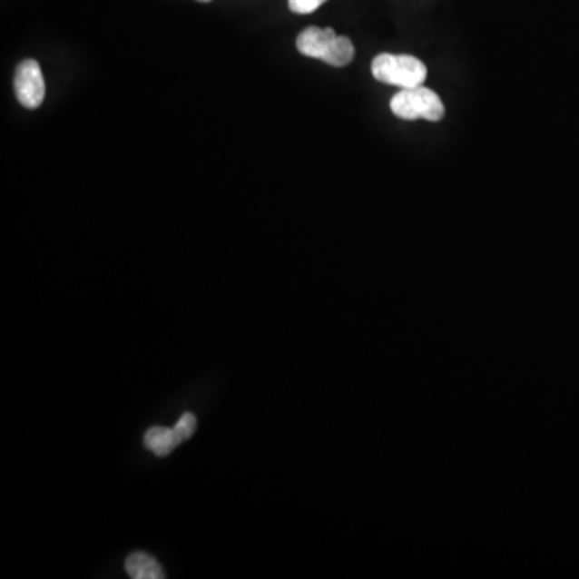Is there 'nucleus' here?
<instances>
[{
    "label": "nucleus",
    "mask_w": 579,
    "mask_h": 579,
    "mask_svg": "<svg viewBox=\"0 0 579 579\" xmlns=\"http://www.w3.org/2000/svg\"><path fill=\"white\" fill-rule=\"evenodd\" d=\"M372 74L382 84L410 89L424 85L427 66L422 60L412 55L380 54L372 62Z\"/></svg>",
    "instance_id": "f257e3e1"
},
{
    "label": "nucleus",
    "mask_w": 579,
    "mask_h": 579,
    "mask_svg": "<svg viewBox=\"0 0 579 579\" xmlns=\"http://www.w3.org/2000/svg\"><path fill=\"white\" fill-rule=\"evenodd\" d=\"M391 112L401 120H427L431 123L443 120L445 105L437 93L424 85L401 89L391 99Z\"/></svg>",
    "instance_id": "f03ea898"
},
{
    "label": "nucleus",
    "mask_w": 579,
    "mask_h": 579,
    "mask_svg": "<svg viewBox=\"0 0 579 579\" xmlns=\"http://www.w3.org/2000/svg\"><path fill=\"white\" fill-rule=\"evenodd\" d=\"M16 99L26 108L41 106L45 97V81L43 70L35 60H25L15 74Z\"/></svg>",
    "instance_id": "7ed1b4c3"
},
{
    "label": "nucleus",
    "mask_w": 579,
    "mask_h": 579,
    "mask_svg": "<svg viewBox=\"0 0 579 579\" xmlns=\"http://www.w3.org/2000/svg\"><path fill=\"white\" fill-rule=\"evenodd\" d=\"M335 37H337V33L332 28L309 26L298 35L297 47L304 57L324 60L325 54L330 49Z\"/></svg>",
    "instance_id": "20e7f679"
},
{
    "label": "nucleus",
    "mask_w": 579,
    "mask_h": 579,
    "mask_svg": "<svg viewBox=\"0 0 579 579\" xmlns=\"http://www.w3.org/2000/svg\"><path fill=\"white\" fill-rule=\"evenodd\" d=\"M126 572L134 579H162L164 573L158 560L145 552H134L126 558Z\"/></svg>",
    "instance_id": "39448f33"
},
{
    "label": "nucleus",
    "mask_w": 579,
    "mask_h": 579,
    "mask_svg": "<svg viewBox=\"0 0 579 579\" xmlns=\"http://www.w3.org/2000/svg\"><path fill=\"white\" fill-rule=\"evenodd\" d=\"M179 445L181 443L177 441L174 430L166 427H153L143 437V446L158 457H166Z\"/></svg>",
    "instance_id": "423d86ee"
},
{
    "label": "nucleus",
    "mask_w": 579,
    "mask_h": 579,
    "mask_svg": "<svg viewBox=\"0 0 579 579\" xmlns=\"http://www.w3.org/2000/svg\"><path fill=\"white\" fill-rule=\"evenodd\" d=\"M353 58L354 45L351 39L347 35L337 34L322 62L332 64V66H347L353 62Z\"/></svg>",
    "instance_id": "0eeeda50"
},
{
    "label": "nucleus",
    "mask_w": 579,
    "mask_h": 579,
    "mask_svg": "<svg viewBox=\"0 0 579 579\" xmlns=\"http://www.w3.org/2000/svg\"><path fill=\"white\" fill-rule=\"evenodd\" d=\"M195 428H197V418H195V416L191 414V412L184 414L182 417L179 418V422L172 427V430L176 433V438L179 443H182L185 439L191 438Z\"/></svg>",
    "instance_id": "6e6552de"
},
{
    "label": "nucleus",
    "mask_w": 579,
    "mask_h": 579,
    "mask_svg": "<svg viewBox=\"0 0 579 579\" xmlns=\"http://www.w3.org/2000/svg\"><path fill=\"white\" fill-rule=\"evenodd\" d=\"M327 0H289V7L295 14L306 15L312 14L314 10H318Z\"/></svg>",
    "instance_id": "1a4fd4ad"
},
{
    "label": "nucleus",
    "mask_w": 579,
    "mask_h": 579,
    "mask_svg": "<svg viewBox=\"0 0 579 579\" xmlns=\"http://www.w3.org/2000/svg\"><path fill=\"white\" fill-rule=\"evenodd\" d=\"M200 2H211V0H200Z\"/></svg>",
    "instance_id": "9d476101"
}]
</instances>
